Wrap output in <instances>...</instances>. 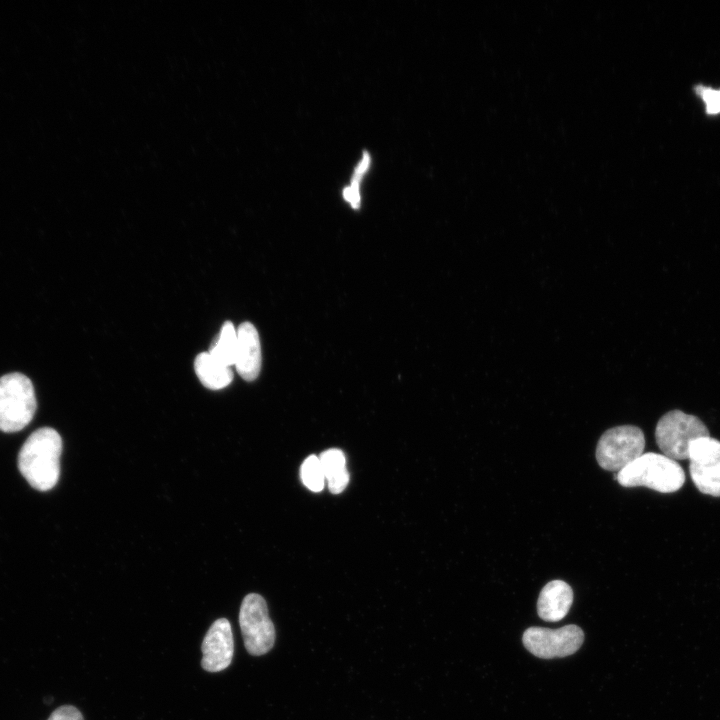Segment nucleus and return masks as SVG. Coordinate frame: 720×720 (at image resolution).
<instances>
[{"instance_id": "nucleus-3", "label": "nucleus", "mask_w": 720, "mask_h": 720, "mask_svg": "<svg viewBox=\"0 0 720 720\" xmlns=\"http://www.w3.org/2000/svg\"><path fill=\"white\" fill-rule=\"evenodd\" d=\"M36 411V397L31 380L21 373L0 378V430L17 432L26 427Z\"/></svg>"}, {"instance_id": "nucleus-13", "label": "nucleus", "mask_w": 720, "mask_h": 720, "mask_svg": "<svg viewBox=\"0 0 720 720\" xmlns=\"http://www.w3.org/2000/svg\"><path fill=\"white\" fill-rule=\"evenodd\" d=\"M237 342V329L232 322L226 321L208 353L220 363L232 368L235 365Z\"/></svg>"}, {"instance_id": "nucleus-12", "label": "nucleus", "mask_w": 720, "mask_h": 720, "mask_svg": "<svg viewBox=\"0 0 720 720\" xmlns=\"http://www.w3.org/2000/svg\"><path fill=\"white\" fill-rule=\"evenodd\" d=\"M319 460L330 492L341 493L349 482L344 453L340 449H328L320 454Z\"/></svg>"}, {"instance_id": "nucleus-16", "label": "nucleus", "mask_w": 720, "mask_h": 720, "mask_svg": "<svg viewBox=\"0 0 720 720\" xmlns=\"http://www.w3.org/2000/svg\"><path fill=\"white\" fill-rule=\"evenodd\" d=\"M300 476L309 490L319 492L324 488L325 476L318 456L310 455L304 460L300 468Z\"/></svg>"}, {"instance_id": "nucleus-10", "label": "nucleus", "mask_w": 720, "mask_h": 720, "mask_svg": "<svg viewBox=\"0 0 720 720\" xmlns=\"http://www.w3.org/2000/svg\"><path fill=\"white\" fill-rule=\"evenodd\" d=\"M573 602V591L562 580L548 582L541 590L537 601V612L541 619L556 622L563 619Z\"/></svg>"}, {"instance_id": "nucleus-1", "label": "nucleus", "mask_w": 720, "mask_h": 720, "mask_svg": "<svg viewBox=\"0 0 720 720\" xmlns=\"http://www.w3.org/2000/svg\"><path fill=\"white\" fill-rule=\"evenodd\" d=\"M62 439L50 427L35 430L18 455V468L27 482L39 491H48L58 482Z\"/></svg>"}, {"instance_id": "nucleus-15", "label": "nucleus", "mask_w": 720, "mask_h": 720, "mask_svg": "<svg viewBox=\"0 0 720 720\" xmlns=\"http://www.w3.org/2000/svg\"><path fill=\"white\" fill-rule=\"evenodd\" d=\"M690 463L704 464L720 460V441L709 436L697 438L689 445Z\"/></svg>"}, {"instance_id": "nucleus-19", "label": "nucleus", "mask_w": 720, "mask_h": 720, "mask_svg": "<svg viewBox=\"0 0 720 720\" xmlns=\"http://www.w3.org/2000/svg\"><path fill=\"white\" fill-rule=\"evenodd\" d=\"M47 720H84V717L75 706L63 705L54 710Z\"/></svg>"}, {"instance_id": "nucleus-6", "label": "nucleus", "mask_w": 720, "mask_h": 720, "mask_svg": "<svg viewBox=\"0 0 720 720\" xmlns=\"http://www.w3.org/2000/svg\"><path fill=\"white\" fill-rule=\"evenodd\" d=\"M239 625L244 646L253 656L269 652L275 643V628L265 599L257 593L247 594L240 606Z\"/></svg>"}, {"instance_id": "nucleus-8", "label": "nucleus", "mask_w": 720, "mask_h": 720, "mask_svg": "<svg viewBox=\"0 0 720 720\" xmlns=\"http://www.w3.org/2000/svg\"><path fill=\"white\" fill-rule=\"evenodd\" d=\"M201 651V666L208 672L222 671L231 664L234 640L230 622L226 618L213 622L203 639Z\"/></svg>"}, {"instance_id": "nucleus-11", "label": "nucleus", "mask_w": 720, "mask_h": 720, "mask_svg": "<svg viewBox=\"0 0 720 720\" xmlns=\"http://www.w3.org/2000/svg\"><path fill=\"white\" fill-rule=\"evenodd\" d=\"M194 369L201 383L211 390L223 389L233 380L232 368L220 363L208 352L196 356Z\"/></svg>"}, {"instance_id": "nucleus-9", "label": "nucleus", "mask_w": 720, "mask_h": 720, "mask_svg": "<svg viewBox=\"0 0 720 720\" xmlns=\"http://www.w3.org/2000/svg\"><path fill=\"white\" fill-rule=\"evenodd\" d=\"M237 351L235 367L246 381L255 380L261 369V345L257 329L250 322H243L237 328Z\"/></svg>"}, {"instance_id": "nucleus-7", "label": "nucleus", "mask_w": 720, "mask_h": 720, "mask_svg": "<svg viewBox=\"0 0 720 720\" xmlns=\"http://www.w3.org/2000/svg\"><path fill=\"white\" fill-rule=\"evenodd\" d=\"M584 633L576 625L559 629L530 627L523 634V644L533 655L551 659L575 653L582 645Z\"/></svg>"}, {"instance_id": "nucleus-17", "label": "nucleus", "mask_w": 720, "mask_h": 720, "mask_svg": "<svg viewBox=\"0 0 720 720\" xmlns=\"http://www.w3.org/2000/svg\"><path fill=\"white\" fill-rule=\"evenodd\" d=\"M368 164L369 155L365 153L361 163L359 164L354 173L351 186L344 192L345 198L351 203L354 208H357L359 205L358 186L363 174L368 167Z\"/></svg>"}, {"instance_id": "nucleus-5", "label": "nucleus", "mask_w": 720, "mask_h": 720, "mask_svg": "<svg viewBox=\"0 0 720 720\" xmlns=\"http://www.w3.org/2000/svg\"><path fill=\"white\" fill-rule=\"evenodd\" d=\"M645 436L639 427L622 425L608 429L596 447V460L601 468L619 472L643 454Z\"/></svg>"}, {"instance_id": "nucleus-2", "label": "nucleus", "mask_w": 720, "mask_h": 720, "mask_svg": "<svg viewBox=\"0 0 720 720\" xmlns=\"http://www.w3.org/2000/svg\"><path fill=\"white\" fill-rule=\"evenodd\" d=\"M623 487L644 486L661 493L678 491L685 482V473L677 461L658 453H644L617 472Z\"/></svg>"}, {"instance_id": "nucleus-14", "label": "nucleus", "mask_w": 720, "mask_h": 720, "mask_svg": "<svg viewBox=\"0 0 720 720\" xmlns=\"http://www.w3.org/2000/svg\"><path fill=\"white\" fill-rule=\"evenodd\" d=\"M689 473L700 492L720 497V460L704 464L690 463Z\"/></svg>"}, {"instance_id": "nucleus-4", "label": "nucleus", "mask_w": 720, "mask_h": 720, "mask_svg": "<svg viewBox=\"0 0 720 720\" xmlns=\"http://www.w3.org/2000/svg\"><path fill=\"white\" fill-rule=\"evenodd\" d=\"M704 436H709L705 424L698 417L680 410L664 414L655 429L658 447L663 455L675 461L688 459L690 443Z\"/></svg>"}, {"instance_id": "nucleus-18", "label": "nucleus", "mask_w": 720, "mask_h": 720, "mask_svg": "<svg viewBox=\"0 0 720 720\" xmlns=\"http://www.w3.org/2000/svg\"><path fill=\"white\" fill-rule=\"evenodd\" d=\"M697 92L706 103L707 113L716 114L720 112V90L697 87Z\"/></svg>"}]
</instances>
